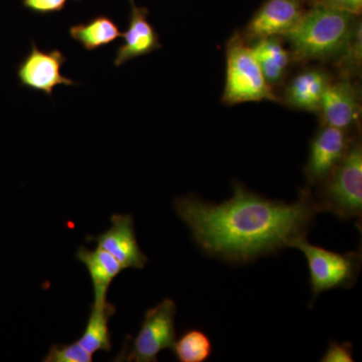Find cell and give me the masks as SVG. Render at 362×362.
I'll return each mask as SVG.
<instances>
[{"mask_svg":"<svg viewBox=\"0 0 362 362\" xmlns=\"http://www.w3.org/2000/svg\"><path fill=\"white\" fill-rule=\"evenodd\" d=\"M213 343L206 333L188 330L176 340L173 351L180 362H204L213 354Z\"/></svg>","mask_w":362,"mask_h":362,"instance_id":"18","label":"cell"},{"mask_svg":"<svg viewBox=\"0 0 362 362\" xmlns=\"http://www.w3.org/2000/svg\"><path fill=\"white\" fill-rule=\"evenodd\" d=\"M329 84L327 75L322 71H302L290 83L287 90L288 103L301 110H319L324 93Z\"/></svg>","mask_w":362,"mask_h":362,"instance_id":"14","label":"cell"},{"mask_svg":"<svg viewBox=\"0 0 362 362\" xmlns=\"http://www.w3.org/2000/svg\"><path fill=\"white\" fill-rule=\"evenodd\" d=\"M76 258L84 264L92 281L94 290L95 303L107 301L109 288L124 270L123 267L112 255L99 246L90 250L86 247H78Z\"/></svg>","mask_w":362,"mask_h":362,"instance_id":"13","label":"cell"},{"mask_svg":"<svg viewBox=\"0 0 362 362\" xmlns=\"http://www.w3.org/2000/svg\"><path fill=\"white\" fill-rule=\"evenodd\" d=\"M312 4H322L356 16H358L362 11V0H315Z\"/></svg>","mask_w":362,"mask_h":362,"instance_id":"22","label":"cell"},{"mask_svg":"<svg viewBox=\"0 0 362 362\" xmlns=\"http://www.w3.org/2000/svg\"><path fill=\"white\" fill-rule=\"evenodd\" d=\"M324 362H352V344L350 342L331 341L321 359Z\"/></svg>","mask_w":362,"mask_h":362,"instance_id":"20","label":"cell"},{"mask_svg":"<svg viewBox=\"0 0 362 362\" xmlns=\"http://www.w3.org/2000/svg\"><path fill=\"white\" fill-rule=\"evenodd\" d=\"M115 312V306L108 302V300L101 303L93 302L84 332L78 340V342L89 354L111 351V332L109 330V321Z\"/></svg>","mask_w":362,"mask_h":362,"instance_id":"15","label":"cell"},{"mask_svg":"<svg viewBox=\"0 0 362 362\" xmlns=\"http://www.w3.org/2000/svg\"><path fill=\"white\" fill-rule=\"evenodd\" d=\"M308 0H266L246 26L250 40L288 35L307 11Z\"/></svg>","mask_w":362,"mask_h":362,"instance_id":"8","label":"cell"},{"mask_svg":"<svg viewBox=\"0 0 362 362\" xmlns=\"http://www.w3.org/2000/svg\"><path fill=\"white\" fill-rule=\"evenodd\" d=\"M321 183L315 199L321 211H329L340 220L361 218L362 148L356 143L347 150L342 160Z\"/></svg>","mask_w":362,"mask_h":362,"instance_id":"3","label":"cell"},{"mask_svg":"<svg viewBox=\"0 0 362 362\" xmlns=\"http://www.w3.org/2000/svg\"><path fill=\"white\" fill-rule=\"evenodd\" d=\"M345 130L325 126L312 140L310 154L305 168L309 183L322 182L334 170L349 149Z\"/></svg>","mask_w":362,"mask_h":362,"instance_id":"10","label":"cell"},{"mask_svg":"<svg viewBox=\"0 0 362 362\" xmlns=\"http://www.w3.org/2000/svg\"><path fill=\"white\" fill-rule=\"evenodd\" d=\"M325 126L345 130L356 122L359 116L357 93L349 81L328 85L320 109Z\"/></svg>","mask_w":362,"mask_h":362,"instance_id":"12","label":"cell"},{"mask_svg":"<svg viewBox=\"0 0 362 362\" xmlns=\"http://www.w3.org/2000/svg\"><path fill=\"white\" fill-rule=\"evenodd\" d=\"M66 2L68 0H23V6L37 14H49L63 11Z\"/></svg>","mask_w":362,"mask_h":362,"instance_id":"21","label":"cell"},{"mask_svg":"<svg viewBox=\"0 0 362 362\" xmlns=\"http://www.w3.org/2000/svg\"><path fill=\"white\" fill-rule=\"evenodd\" d=\"M290 247L303 252L308 264L310 285L314 296L335 288L351 287L361 266V250L339 254L314 246L306 235L293 240Z\"/></svg>","mask_w":362,"mask_h":362,"instance_id":"5","label":"cell"},{"mask_svg":"<svg viewBox=\"0 0 362 362\" xmlns=\"http://www.w3.org/2000/svg\"><path fill=\"white\" fill-rule=\"evenodd\" d=\"M356 16L311 4L298 25L286 35L300 61H324L347 54L361 32Z\"/></svg>","mask_w":362,"mask_h":362,"instance_id":"2","label":"cell"},{"mask_svg":"<svg viewBox=\"0 0 362 362\" xmlns=\"http://www.w3.org/2000/svg\"><path fill=\"white\" fill-rule=\"evenodd\" d=\"M70 35L86 51L93 52L122 37V33L109 16H98L89 23L71 26Z\"/></svg>","mask_w":362,"mask_h":362,"instance_id":"17","label":"cell"},{"mask_svg":"<svg viewBox=\"0 0 362 362\" xmlns=\"http://www.w3.org/2000/svg\"><path fill=\"white\" fill-rule=\"evenodd\" d=\"M44 362H92L93 354H89L77 341L70 344L52 345L47 356L42 359Z\"/></svg>","mask_w":362,"mask_h":362,"instance_id":"19","label":"cell"},{"mask_svg":"<svg viewBox=\"0 0 362 362\" xmlns=\"http://www.w3.org/2000/svg\"><path fill=\"white\" fill-rule=\"evenodd\" d=\"M233 189L232 199L218 204L192 195L175 202L176 214L202 251L226 261L247 263L290 247L306 235L321 213L310 190H301L296 202L286 204L254 194L240 182Z\"/></svg>","mask_w":362,"mask_h":362,"instance_id":"1","label":"cell"},{"mask_svg":"<svg viewBox=\"0 0 362 362\" xmlns=\"http://www.w3.org/2000/svg\"><path fill=\"white\" fill-rule=\"evenodd\" d=\"M175 314L176 305L171 299H164L149 309L137 337L133 339L129 354L120 361L154 362L162 350H173L176 341Z\"/></svg>","mask_w":362,"mask_h":362,"instance_id":"6","label":"cell"},{"mask_svg":"<svg viewBox=\"0 0 362 362\" xmlns=\"http://www.w3.org/2000/svg\"><path fill=\"white\" fill-rule=\"evenodd\" d=\"M223 103L278 101L267 82L251 47L235 33L226 45V71Z\"/></svg>","mask_w":362,"mask_h":362,"instance_id":"4","label":"cell"},{"mask_svg":"<svg viewBox=\"0 0 362 362\" xmlns=\"http://www.w3.org/2000/svg\"><path fill=\"white\" fill-rule=\"evenodd\" d=\"M66 58L59 49L42 51L33 42L30 52L21 62L18 77L21 85L52 96L57 86H74L75 81L62 75V66Z\"/></svg>","mask_w":362,"mask_h":362,"instance_id":"7","label":"cell"},{"mask_svg":"<svg viewBox=\"0 0 362 362\" xmlns=\"http://www.w3.org/2000/svg\"><path fill=\"white\" fill-rule=\"evenodd\" d=\"M130 6L129 25L122 33L124 42L116 52L114 59L116 66L138 57L146 56L161 47L158 33L148 21V8L136 6L134 0H130Z\"/></svg>","mask_w":362,"mask_h":362,"instance_id":"11","label":"cell"},{"mask_svg":"<svg viewBox=\"0 0 362 362\" xmlns=\"http://www.w3.org/2000/svg\"><path fill=\"white\" fill-rule=\"evenodd\" d=\"M310 1H311V4H312V2L315 1V0H310Z\"/></svg>","mask_w":362,"mask_h":362,"instance_id":"23","label":"cell"},{"mask_svg":"<svg viewBox=\"0 0 362 362\" xmlns=\"http://www.w3.org/2000/svg\"><path fill=\"white\" fill-rule=\"evenodd\" d=\"M250 47L268 84L271 87L279 84L290 63L289 52L281 40L278 37H266L255 40Z\"/></svg>","mask_w":362,"mask_h":362,"instance_id":"16","label":"cell"},{"mask_svg":"<svg viewBox=\"0 0 362 362\" xmlns=\"http://www.w3.org/2000/svg\"><path fill=\"white\" fill-rule=\"evenodd\" d=\"M90 240L112 255L124 270H141L148 262L136 240L134 220L131 214H113L110 228Z\"/></svg>","mask_w":362,"mask_h":362,"instance_id":"9","label":"cell"}]
</instances>
